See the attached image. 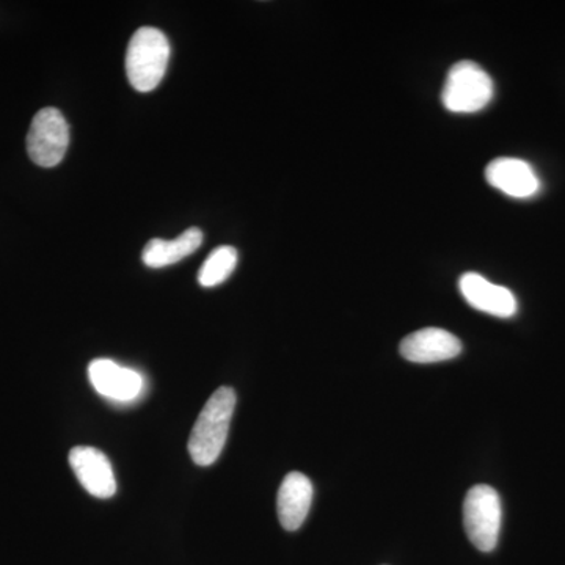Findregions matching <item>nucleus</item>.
<instances>
[{
    "mask_svg": "<svg viewBox=\"0 0 565 565\" xmlns=\"http://www.w3.org/2000/svg\"><path fill=\"white\" fill-rule=\"evenodd\" d=\"M234 407L236 393L230 386H222L212 394L202 414L196 418L189 438V452L193 462L200 467H210L222 455L228 438Z\"/></svg>",
    "mask_w": 565,
    "mask_h": 565,
    "instance_id": "nucleus-1",
    "label": "nucleus"
},
{
    "mask_svg": "<svg viewBox=\"0 0 565 565\" xmlns=\"http://www.w3.org/2000/svg\"><path fill=\"white\" fill-rule=\"evenodd\" d=\"M169 61L167 36L158 29L141 28L134 33L126 52V74L137 92H152L166 76Z\"/></svg>",
    "mask_w": 565,
    "mask_h": 565,
    "instance_id": "nucleus-2",
    "label": "nucleus"
},
{
    "mask_svg": "<svg viewBox=\"0 0 565 565\" xmlns=\"http://www.w3.org/2000/svg\"><path fill=\"white\" fill-rule=\"evenodd\" d=\"M493 81L478 63H456L446 76L441 103L452 114H476L493 99Z\"/></svg>",
    "mask_w": 565,
    "mask_h": 565,
    "instance_id": "nucleus-3",
    "label": "nucleus"
},
{
    "mask_svg": "<svg viewBox=\"0 0 565 565\" xmlns=\"http://www.w3.org/2000/svg\"><path fill=\"white\" fill-rule=\"evenodd\" d=\"M503 508L500 494L490 486L471 487L463 501V526L471 544L482 553L497 548Z\"/></svg>",
    "mask_w": 565,
    "mask_h": 565,
    "instance_id": "nucleus-4",
    "label": "nucleus"
},
{
    "mask_svg": "<svg viewBox=\"0 0 565 565\" xmlns=\"http://www.w3.org/2000/svg\"><path fill=\"white\" fill-rule=\"evenodd\" d=\"M70 145V126L62 111L44 107L33 117L28 134V152L33 163L43 169L58 166Z\"/></svg>",
    "mask_w": 565,
    "mask_h": 565,
    "instance_id": "nucleus-5",
    "label": "nucleus"
},
{
    "mask_svg": "<svg viewBox=\"0 0 565 565\" xmlns=\"http://www.w3.org/2000/svg\"><path fill=\"white\" fill-rule=\"evenodd\" d=\"M88 379L96 392L118 404L134 403L145 390V379L140 373L109 359L93 360L88 366Z\"/></svg>",
    "mask_w": 565,
    "mask_h": 565,
    "instance_id": "nucleus-6",
    "label": "nucleus"
},
{
    "mask_svg": "<svg viewBox=\"0 0 565 565\" xmlns=\"http://www.w3.org/2000/svg\"><path fill=\"white\" fill-rule=\"evenodd\" d=\"M70 465L82 487L96 498L114 497L117 492L114 468L104 452L92 446L71 449Z\"/></svg>",
    "mask_w": 565,
    "mask_h": 565,
    "instance_id": "nucleus-7",
    "label": "nucleus"
},
{
    "mask_svg": "<svg viewBox=\"0 0 565 565\" xmlns=\"http://www.w3.org/2000/svg\"><path fill=\"white\" fill-rule=\"evenodd\" d=\"M460 294L470 307L494 318H512L519 310L514 292L504 286L493 285L476 273H467L459 280Z\"/></svg>",
    "mask_w": 565,
    "mask_h": 565,
    "instance_id": "nucleus-8",
    "label": "nucleus"
},
{
    "mask_svg": "<svg viewBox=\"0 0 565 565\" xmlns=\"http://www.w3.org/2000/svg\"><path fill=\"white\" fill-rule=\"evenodd\" d=\"M462 349L463 345L456 334L430 327L405 337L399 351L408 362L427 364L456 359L462 353Z\"/></svg>",
    "mask_w": 565,
    "mask_h": 565,
    "instance_id": "nucleus-9",
    "label": "nucleus"
},
{
    "mask_svg": "<svg viewBox=\"0 0 565 565\" xmlns=\"http://www.w3.org/2000/svg\"><path fill=\"white\" fill-rule=\"evenodd\" d=\"M486 180L497 191L512 199H531L542 184L533 167L516 158H498L486 169Z\"/></svg>",
    "mask_w": 565,
    "mask_h": 565,
    "instance_id": "nucleus-10",
    "label": "nucleus"
},
{
    "mask_svg": "<svg viewBox=\"0 0 565 565\" xmlns=\"http://www.w3.org/2000/svg\"><path fill=\"white\" fill-rule=\"evenodd\" d=\"M313 484L299 471H292L282 479L278 490L277 511L286 531H297L303 525L313 503Z\"/></svg>",
    "mask_w": 565,
    "mask_h": 565,
    "instance_id": "nucleus-11",
    "label": "nucleus"
},
{
    "mask_svg": "<svg viewBox=\"0 0 565 565\" xmlns=\"http://www.w3.org/2000/svg\"><path fill=\"white\" fill-rule=\"evenodd\" d=\"M203 243V233L199 228H189L173 241L152 239L145 247L143 263L151 269L172 266L199 250Z\"/></svg>",
    "mask_w": 565,
    "mask_h": 565,
    "instance_id": "nucleus-12",
    "label": "nucleus"
},
{
    "mask_svg": "<svg viewBox=\"0 0 565 565\" xmlns=\"http://www.w3.org/2000/svg\"><path fill=\"white\" fill-rule=\"evenodd\" d=\"M236 266V248L230 247V245H222V247L215 248V250L207 256L202 269H200V285L204 286V288L221 285V282L228 280L230 275L234 273Z\"/></svg>",
    "mask_w": 565,
    "mask_h": 565,
    "instance_id": "nucleus-13",
    "label": "nucleus"
}]
</instances>
